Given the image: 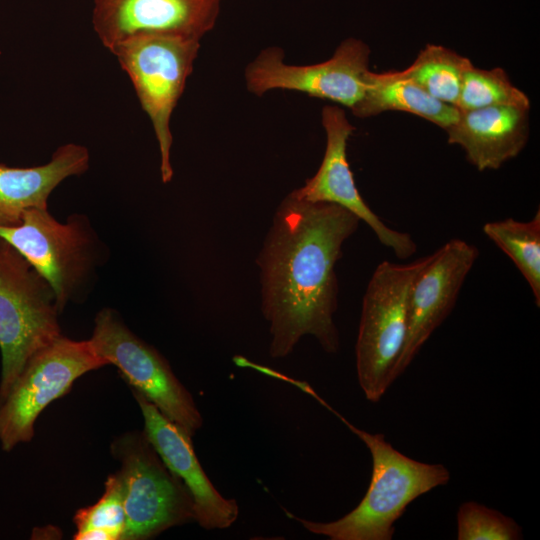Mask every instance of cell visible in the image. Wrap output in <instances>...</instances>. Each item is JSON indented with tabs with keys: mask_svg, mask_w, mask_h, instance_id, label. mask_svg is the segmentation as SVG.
Returning a JSON list of instances; mask_svg holds the SVG:
<instances>
[{
	"mask_svg": "<svg viewBox=\"0 0 540 540\" xmlns=\"http://www.w3.org/2000/svg\"><path fill=\"white\" fill-rule=\"evenodd\" d=\"M387 111H400L421 117L445 130L459 117L460 111L429 95L394 71L369 75V87L363 100L352 111L358 118H367Z\"/></svg>",
	"mask_w": 540,
	"mask_h": 540,
	"instance_id": "cell-17",
	"label": "cell"
},
{
	"mask_svg": "<svg viewBox=\"0 0 540 540\" xmlns=\"http://www.w3.org/2000/svg\"><path fill=\"white\" fill-rule=\"evenodd\" d=\"M76 540L123 539L126 516L122 479L119 472L105 482V491L94 505L78 510L74 516Z\"/></svg>",
	"mask_w": 540,
	"mask_h": 540,
	"instance_id": "cell-20",
	"label": "cell"
},
{
	"mask_svg": "<svg viewBox=\"0 0 540 540\" xmlns=\"http://www.w3.org/2000/svg\"><path fill=\"white\" fill-rule=\"evenodd\" d=\"M113 450L121 461L124 540L149 539L195 520L188 490L165 466L144 432L127 433L115 441Z\"/></svg>",
	"mask_w": 540,
	"mask_h": 540,
	"instance_id": "cell-7",
	"label": "cell"
},
{
	"mask_svg": "<svg viewBox=\"0 0 540 540\" xmlns=\"http://www.w3.org/2000/svg\"><path fill=\"white\" fill-rule=\"evenodd\" d=\"M458 540H519L522 528L501 512L473 501L461 504L457 512Z\"/></svg>",
	"mask_w": 540,
	"mask_h": 540,
	"instance_id": "cell-22",
	"label": "cell"
},
{
	"mask_svg": "<svg viewBox=\"0 0 540 540\" xmlns=\"http://www.w3.org/2000/svg\"><path fill=\"white\" fill-rule=\"evenodd\" d=\"M483 232L514 262L540 305V212L530 221L487 222Z\"/></svg>",
	"mask_w": 540,
	"mask_h": 540,
	"instance_id": "cell-19",
	"label": "cell"
},
{
	"mask_svg": "<svg viewBox=\"0 0 540 540\" xmlns=\"http://www.w3.org/2000/svg\"><path fill=\"white\" fill-rule=\"evenodd\" d=\"M86 147L68 143L56 149L49 162L33 167L0 163V226H16L30 209H48V198L66 178L89 168Z\"/></svg>",
	"mask_w": 540,
	"mask_h": 540,
	"instance_id": "cell-16",
	"label": "cell"
},
{
	"mask_svg": "<svg viewBox=\"0 0 540 540\" xmlns=\"http://www.w3.org/2000/svg\"><path fill=\"white\" fill-rule=\"evenodd\" d=\"M199 48L198 39L162 35L136 37L109 48L131 79L139 102L152 122L163 183L173 177L170 119Z\"/></svg>",
	"mask_w": 540,
	"mask_h": 540,
	"instance_id": "cell-6",
	"label": "cell"
},
{
	"mask_svg": "<svg viewBox=\"0 0 540 540\" xmlns=\"http://www.w3.org/2000/svg\"><path fill=\"white\" fill-rule=\"evenodd\" d=\"M530 108L498 105L460 111L444 131L449 144L460 146L479 171L496 170L515 158L529 138Z\"/></svg>",
	"mask_w": 540,
	"mask_h": 540,
	"instance_id": "cell-15",
	"label": "cell"
},
{
	"mask_svg": "<svg viewBox=\"0 0 540 540\" xmlns=\"http://www.w3.org/2000/svg\"><path fill=\"white\" fill-rule=\"evenodd\" d=\"M322 125L326 134V147L322 162L314 176L292 192L310 202L339 205L365 222L378 240L390 248L396 257L407 259L417 246L411 236L387 226L367 205L355 184L347 160V142L355 127L339 106H325Z\"/></svg>",
	"mask_w": 540,
	"mask_h": 540,
	"instance_id": "cell-11",
	"label": "cell"
},
{
	"mask_svg": "<svg viewBox=\"0 0 540 540\" xmlns=\"http://www.w3.org/2000/svg\"><path fill=\"white\" fill-rule=\"evenodd\" d=\"M431 258L405 264L383 261L368 282L355 355L358 382L370 402H378L393 384V369L408 333L411 290Z\"/></svg>",
	"mask_w": 540,
	"mask_h": 540,
	"instance_id": "cell-3",
	"label": "cell"
},
{
	"mask_svg": "<svg viewBox=\"0 0 540 540\" xmlns=\"http://www.w3.org/2000/svg\"><path fill=\"white\" fill-rule=\"evenodd\" d=\"M304 392L336 415L369 449L372 474L360 503L342 518L316 522L285 514L311 533L331 540H391L395 522L408 505L430 490L446 485L450 472L442 464L414 460L396 450L382 433L372 434L357 428L326 403L309 385Z\"/></svg>",
	"mask_w": 540,
	"mask_h": 540,
	"instance_id": "cell-2",
	"label": "cell"
},
{
	"mask_svg": "<svg viewBox=\"0 0 540 540\" xmlns=\"http://www.w3.org/2000/svg\"><path fill=\"white\" fill-rule=\"evenodd\" d=\"M498 105L530 108V100L513 85L504 69H481L472 63L464 73L455 107L467 111Z\"/></svg>",
	"mask_w": 540,
	"mask_h": 540,
	"instance_id": "cell-21",
	"label": "cell"
},
{
	"mask_svg": "<svg viewBox=\"0 0 540 540\" xmlns=\"http://www.w3.org/2000/svg\"><path fill=\"white\" fill-rule=\"evenodd\" d=\"M370 53L362 40L347 38L328 60L290 65L280 48H267L246 67V87L259 96L275 89L297 91L353 111L369 87Z\"/></svg>",
	"mask_w": 540,
	"mask_h": 540,
	"instance_id": "cell-10",
	"label": "cell"
},
{
	"mask_svg": "<svg viewBox=\"0 0 540 540\" xmlns=\"http://www.w3.org/2000/svg\"><path fill=\"white\" fill-rule=\"evenodd\" d=\"M89 341L108 365L119 369L134 391L169 420L191 436L200 429L203 419L190 392L160 352L135 335L116 310L103 308L97 313Z\"/></svg>",
	"mask_w": 540,
	"mask_h": 540,
	"instance_id": "cell-9",
	"label": "cell"
},
{
	"mask_svg": "<svg viewBox=\"0 0 540 540\" xmlns=\"http://www.w3.org/2000/svg\"><path fill=\"white\" fill-rule=\"evenodd\" d=\"M133 395L143 415L146 438L192 498L195 521L206 530L230 527L238 518V503L224 498L211 483L194 452L191 435L143 395L134 390Z\"/></svg>",
	"mask_w": 540,
	"mask_h": 540,
	"instance_id": "cell-14",
	"label": "cell"
},
{
	"mask_svg": "<svg viewBox=\"0 0 540 540\" xmlns=\"http://www.w3.org/2000/svg\"><path fill=\"white\" fill-rule=\"evenodd\" d=\"M0 237L17 249L50 283L62 312L82 300L107 256L88 217L74 213L59 222L48 209H30L16 226H0Z\"/></svg>",
	"mask_w": 540,
	"mask_h": 540,
	"instance_id": "cell-4",
	"label": "cell"
},
{
	"mask_svg": "<svg viewBox=\"0 0 540 540\" xmlns=\"http://www.w3.org/2000/svg\"><path fill=\"white\" fill-rule=\"evenodd\" d=\"M50 283L0 237V403L28 360L62 335Z\"/></svg>",
	"mask_w": 540,
	"mask_h": 540,
	"instance_id": "cell-5",
	"label": "cell"
},
{
	"mask_svg": "<svg viewBox=\"0 0 540 540\" xmlns=\"http://www.w3.org/2000/svg\"><path fill=\"white\" fill-rule=\"evenodd\" d=\"M471 60L441 45L427 44L407 68L394 71L437 100L455 106Z\"/></svg>",
	"mask_w": 540,
	"mask_h": 540,
	"instance_id": "cell-18",
	"label": "cell"
},
{
	"mask_svg": "<svg viewBox=\"0 0 540 540\" xmlns=\"http://www.w3.org/2000/svg\"><path fill=\"white\" fill-rule=\"evenodd\" d=\"M222 0H94L92 24L108 49L141 36L200 40L215 25Z\"/></svg>",
	"mask_w": 540,
	"mask_h": 540,
	"instance_id": "cell-12",
	"label": "cell"
},
{
	"mask_svg": "<svg viewBox=\"0 0 540 540\" xmlns=\"http://www.w3.org/2000/svg\"><path fill=\"white\" fill-rule=\"evenodd\" d=\"M478 256L479 251L474 245L457 238L432 253L411 290L408 333L393 369V382L450 314Z\"/></svg>",
	"mask_w": 540,
	"mask_h": 540,
	"instance_id": "cell-13",
	"label": "cell"
},
{
	"mask_svg": "<svg viewBox=\"0 0 540 540\" xmlns=\"http://www.w3.org/2000/svg\"><path fill=\"white\" fill-rule=\"evenodd\" d=\"M359 222L339 205L306 201L293 192L277 207L257 258L271 357L289 355L305 335L327 353L339 350L335 266Z\"/></svg>",
	"mask_w": 540,
	"mask_h": 540,
	"instance_id": "cell-1",
	"label": "cell"
},
{
	"mask_svg": "<svg viewBox=\"0 0 540 540\" xmlns=\"http://www.w3.org/2000/svg\"><path fill=\"white\" fill-rule=\"evenodd\" d=\"M108 365L88 340L63 335L37 351L0 403V443L5 451L29 442L40 413L85 373Z\"/></svg>",
	"mask_w": 540,
	"mask_h": 540,
	"instance_id": "cell-8",
	"label": "cell"
}]
</instances>
